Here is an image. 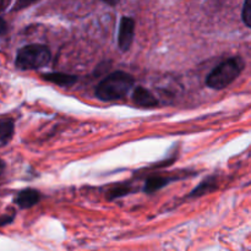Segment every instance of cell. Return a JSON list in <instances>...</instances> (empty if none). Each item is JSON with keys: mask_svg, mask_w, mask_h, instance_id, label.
Listing matches in <instances>:
<instances>
[{"mask_svg": "<svg viewBox=\"0 0 251 251\" xmlns=\"http://www.w3.org/2000/svg\"><path fill=\"white\" fill-rule=\"evenodd\" d=\"M243 69H244V61L239 56L223 60L208 74L206 85L212 90H223L234 82L235 78L239 77Z\"/></svg>", "mask_w": 251, "mask_h": 251, "instance_id": "cell-2", "label": "cell"}, {"mask_svg": "<svg viewBox=\"0 0 251 251\" xmlns=\"http://www.w3.org/2000/svg\"><path fill=\"white\" fill-rule=\"evenodd\" d=\"M135 34V21L129 16H123L119 24L118 33V46L120 50L126 51L131 47Z\"/></svg>", "mask_w": 251, "mask_h": 251, "instance_id": "cell-4", "label": "cell"}, {"mask_svg": "<svg viewBox=\"0 0 251 251\" xmlns=\"http://www.w3.org/2000/svg\"><path fill=\"white\" fill-rule=\"evenodd\" d=\"M42 77L46 81L55 83V85L61 86V87H70V86H73L77 81L76 76L64 73H47L43 74Z\"/></svg>", "mask_w": 251, "mask_h": 251, "instance_id": "cell-7", "label": "cell"}, {"mask_svg": "<svg viewBox=\"0 0 251 251\" xmlns=\"http://www.w3.org/2000/svg\"><path fill=\"white\" fill-rule=\"evenodd\" d=\"M12 135H14V122L11 119H1V123H0V140H1L2 147L11 140Z\"/></svg>", "mask_w": 251, "mask_h": 251, "instance_id": "cell-9", "label": "cell"}, {"mask_svg": "<svg viewBox=\"0 0 251 251\" xmlns=\"http://www.w3.org/2000/svg\"><path fill=\"white\" fill-rule=\"evenodd\" d=\"M134 83L135 80L130 74L124 71H115L98 83L95 95L103 102L122 100L129 93Z\"/></svg>", "mask_w": 251, "mask_h": 251, "instance_id": "cell-1", "label": "cell"}, {"mask_svg": "<svg viewBox=\"0 0 251 251\" xmlns=\"http://www.w3.org/2000/svg\"><path fill=\"white\" fill-rule=\"evenodd\" d=\"M39 201V193L34 189H25L17 194L15 202L17 203L20 208L26 210V208L32 207Z\"/></svg>", "mask_w": 251, "mask_h": 251, "instance_id": "cell-6", "label": "cell"}, {"mask_svg": "<svg viewBox=\"0 0 251 251\" xmlns=\"http://www.w3.org/2000/svg\"><path fill=\"white\" fill-rule=\"evenodd\" d=\"M216 188H217V183H216V179L212 176V178H208L206 180H203L195 190L191 191V194L189 196L190 198H199V196H202L205 194L211 193Z\"/></svg>", "mask_w": 251, "mask_h": 251, "instance_id": "cell-10", "label": "cell"}, {"mask_svg": "<svg viewBox=\"0 0 251 251\" xmlns=\"http://www.w3.org/2000/svg\"><path fill=\"white\" fill-rule=\"evenodd\" d=\"M50 61V51L43 44H28L17 51L15 65L20 70H36Z\"/></svg>", "mask_w": 251, "mask_h": 251, "instance_id": "cell-3", "label": "cell"}, {"mask_svg": "<svg viewBox=\"0 0 251 251\" xmlns=\"http://www.w3.org/2000/svg\"><path fill=\"white\" fill-rule=\"evenodd\" d=\"M132 100H134L135 104L145 108L158 105V100L149 90H146L145 87H141V86H139V87H136L134 90V92H132Z\"/></svg>", "mask_w": 251, "mask_h": 251, "instance_id": "cell-5", "label": "cell"}, {"mask_svg": "<svg viewBox=\"0 0 251 251\" xmlns=\"http://www.w3.org/2000/svg\"><path fill=\"white\" fill-rule=\"evenodd\" d=\"M242 20L248 27L251 28V0H248V1H245L244 5H243Z\"/></svg>", "mask_w": 251, "mask_h": 251, "instance_id": "cell-11", "label": "cell"}, {"mask_svg": "<svg viewBox=\"0 0 251 251\" xmlns=\"http://www.w3.org/2000/svg\"><path fill=\"white\" fill-rule=\"evenodd\" d=\"M176 176H150L149 179L146 180V184H145V193L147 194H152L154 191L159 190L163 186H166L167 184H169L171 181L176 180Z\"/></svg>", "mask_w": 251, "mask_h": 251, "instance_id": "cell-8", "label": "cell"}]
</instances>
